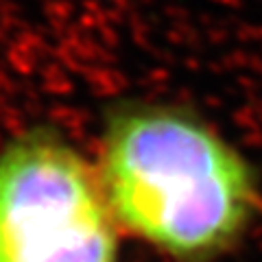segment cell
Instances as JSON below:
<instances>
[{"instance_id": "cell-1", "label": "cell", "mask_w": 262, "mask_h": 262, "mask_svg": "<svg viewBox=\"0 0 262 262\" xmlns=\"http://www.w3.org/2000/svg\"><path fill=\"white\" fill-rule=\"evenodd\" d=\"M96 170L118 225L175 262H216L232 253L262 208L249 160L177 105L112 107Z\"/></svg>"}, {"instance_id": "cell-2", "label": "cell", "mask_w": 262, "mask_h": 262, "mask_svg": "<svg viewBox=\"0 0 262 262\" xmlns=\"http://www.w3.org/2000/svg\"><path fill=\"white\" fill-rule=\"evenodd\" d=\"M0 262H120L96 164L51 127L0 151Z\"/></svg>"}]
</instances>
